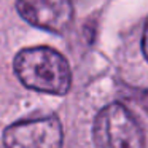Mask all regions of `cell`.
I'll list each match as a JSON object with an SVG mask.
<instances>
[{"label":"cell","instance_id":"1","mask_svg":"<svg viewBox=\"0 0 148 148\" xmlns=\"http://www.w3.org/2000/svg\"><path fill=\"white\" fill-rule=\"evenodd\" d=\"M16 77L26 88L46 94H67L72 72L67 59L48 46H35L19 51L13 62Z\"/></svg>","mask_w":148,"mask_h":148},{"label":"cell","instance_id":"2","mask_svg":"<svg viewBox=\"0 0 148 148\" xmlns=\"http://www.w3.org/2000/svg\"><path fill=\"white\" fill-rule=\"evenodd\" d=\"M92 140L97 148H145L143 129L123 103H110L97 113Z\"/></svg>","mask_w":148,"mask_h":148},{"label":"cell","instance_id":"3","mask_svg":"<svg viewBox=\"0 0 148 148\" xmlns=\"http://www.w3.org/2000/svg\"><path fill=\"white\" fill-rule=\"evenodd\" d=\"M64 131L58 116L23 119L3 131L7 148H62Z\"/></svg>","mask_w":148,"mask_h":148},{"label":"cell","instance_id":"4","mask_svg":"<svg viewBox=\"0 0 148 148\" xmlns=\"http://www.w3.org/2000/svg\"><path fill=\"white\" fill-rule=\"evenodd\" d=\"M16 8L24 21L53 34H64L73 21L72 0H18Z\"/></svg>","mask_w":148,"mask_h":148},{"label":"cell","instance_id":"5","mask_svg":"<svg viewBox=\"0 0 148 148\" xmlns=\"http://www.w3.org/2000/svg\"><path fill=\"white\" fill-rule=\"evenodd\" d=\"M142 51H143L145 58L148 61V19L145 24V30H143V37H142Z\"/></svg>","mask_w":148,"mask_h":148},{"label":"cell","instance_id":"6","mask_svg":"<svg viewBox=\"0 0 148 148\" xmlns=\"http://www.w3.org/2000/svg\"><path fill=\"white\" fill-rule=\"evenodd\" d=\"M0 148H7V147H0Z\"/></svg>","mask_w":148,"mask_h":148}]
</instances>
